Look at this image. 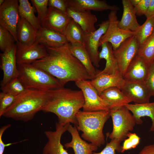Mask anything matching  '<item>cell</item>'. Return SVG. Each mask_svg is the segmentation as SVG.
Returning a JSON list of instances; mask_svg holds the SVG:
<instances>
[{
    "instance_id": "1",
    "label": "cell",
    "mask_w": 154,
    "mask_h": 154,
    "mask_svg": "<svg viewBox=\"0 0 154 154\" xmlns=\"http://www.w3.org/2000/svg\"><path fill=\"white\" fill-rule=\"evenodd\" d=\"M70 45L46 47L47 55L32 64L56 78L64 86L70 81L91 80L84 66L71 53Z\"/></svg>"
},
{
    "instance_id": "2",
    "label": "cell",
    "mask_w": 154,
    "mask_h": 154,
    "mask_svg": "<svg viewBox=\"0 0 154 154\" xmlns=\"http://www.w3.org/2000/svg\"><path fill=\"white\" fill-rule=\"evenodd\" d=\"M84 103L81 90H73L62 87L49 91L48 99L42 111L55 114L60 124L71 123L76 126V115L83 108Z\"/></svg>"
},
{
    "instance_id": "3",
    "label": "cell",
    "mask_w": 154,
    "mask_h": 154,
    "mask_svg": "<svg viewBox=\"0 0 154 154\" xmlns=\"http://www.w3.org/2000/svg\"><path fill=\"white\" fill-rule=\"evenodd\" d=\"M49 91L27 89L19 95L3 116L27 122L42 110L49 97Z\"/></svg>"
},
{
    "instance_id": "4",
    "label": "cell",
    "mask_w": 154,
    "mask_h": 154,
    "mask_svg": "<svg viewBox=\"0 0 154 154\" xmlns=\"http://www.w3.org/2000/svg\"><path fill=\"white\" fill-rule=\"evenodd\" d=\"M110 116V110L87 112L79 110L76 115V126L82 132L81 137L98 147L105 142L103 133L104 125Z\"/></svg>"
},
{
    "instance_id": "5",
    "label": "cell",
    "mask_w": 154,
    "mask_h": 154,
    "mask_svg": "<svg viewBox=\"0 0 154 154\" xmlns=\"http://www.w3.org/2000/svg\"><path fill=\"white\" fill-rule=\"evenodd\" d=\"M17 65L18 77L27 89L49 91L64 87L56 78L32 64Z\"/></svg>"
},
{
    "instance_id": "6",
    "label": "cell",
    "mask_w": 154,
    "mask_h": 154,
    "mask_svg": "<svg viewBox=\"0 0 154 154\" xmlns=\"http://www.w3.org/2000/svg\"><path fill=\"white\" fill-rule=\"evenodd\" d=\"M113 124V129L110 133L106 134L111 139H115L120 143L127 137L130 131H132L136 124L133 115L126 106L110 110Z\"/></svg>"
},
{
    "instance_id": "7",
    "label": "cell",
    "mask_w": 154,
    "mask_h": 154,
    "mask_svg": "<svg viewBox=\"0 0 154 154\" xmlns=\"http://www.w3.org/2000/svg\"><path fill=\"white\" fill-rule=\"evenodd\" d=\"M117 13L116 11H111L109 13L108 17L109 26L105 33L100 38L99 46L102 43L108 42L112 44L114 50L125 40L134 35L135 32L124 30L119 27Z\"/></svg>"
},
{
    "instance_id": "8",
    "label": "cell",
    "mask_w": 154,
    "mask_h": 154,
    "mask_svg": "<svg viewBox=\"0 0 154 154\" xmlns=\"http://www.w3.org/2000/svg\"><path fill=\"white\" fill-rule=\"evenodd\" d=\"M82 91L84 100L83 111L95 112L110 110L107 103L100 96L90 80H81L75 82Z\"/></svg>"
},
{
    "instance_id": "9",
    "label": "cell",
    "mask_w": 154,
    "mask_h": 154,
    "mask_svg": "<svg viewBox=\"0 0 154 154\" xmlns=\"http://www.w3.org/2000/svg\"><path fill=\"white\" fill-rule=\"evenodd\" d=\"M139 45L134 35L123 42L113 53L120 74L123 76L128 65L137 54Z\"/></svg>"
},
{
    "instance_id": "10",
    "label": "cell",
    "mask_w": 154,
    "mask_h": 154,
    "mask_svg": "<svg viewBox=\"0 0 154 154\" xmlns=\"http://www.w3.org/2000/svg\"><path fill=\"white\" fill-rule=\"evenodd\" d=\"M20 17L18 0H5L0 6V25L9 31L17 42V28Z\"/></svg>"
},
{
    "instance_id": "11",
    "label": "cell",
    "mask_w": 154,
    "mask_h": 154,
    "mask_svg": "<svg viewBox=\"0 0 154 154\" xmlns=\"http://www.w3.org/2000/svg\"><path fill=\"white\" fill-rule=\"evenodd\" d=\"M109 25L108 20L103 21L98 25L99 28L95 31L90 33L83 31L82 37L83 45L86 50L94 66L99 67L100 60L98 51L101 37L106 32Z\"/></svg>"
},
{
    "instance_id": "12",
    "label": "cell",
    "mask_w": 154,
    "mask_h": 154,
    "mask_svg": "<svg viewBox=\"0 0 154 154\" xmlns=\"http://www.w3.org/2000/svg\"><path fill=\"white\" fill-rule=\"evenodd\" d=\"M70 123L65 125L56 123V129L54 131H46L44 134L48 141L43 149L44 154H69L61 143L62 135L66 131Z\"/></svg>"
},
{
    "instance_id": "13",
    "label": "cell",
    "mask_w": 154,
    "mask_h": 154,
    "mask_svg": "<svg viewBox=\"0 0 154 154\" xmlns=\"http://www.w3.org/2000/svg\"><path fill=\"white\" fill-rule=\"evenodd\" d=\"M72 19L66 14L48 7L47 12L40 24L42 27L64 35L65 30Z\"/></svg>"
},
{
    "instance_id": "14",
    "label": "cell",
    "mask_w": 154,
    "mask_h": 154,
    "mask_svg": "<svg viewBox=\"0 0 154 154\" xmlns=\"http://www.w3.org/2000/svg\"><path fill=\"white\" fill-rule=\"evenodd\" d=\"M17 64H32L46 57L48 53L46 47L35 42L31 46L22 47L16 44Z\"/></svg>"
},
{
    "instance_id": "15",
    "label": "cell",
    "mask_w": 154,
    "mask_h": 154,
    "mask_svg": "<svg viewBox=\"0 0 154 154\" xmlns=\"http://www.w3.org/2000/svg\"><path fill=\"white\" fill-rule=\"evenodd\" d=\"M15 45L0 54V68L3 72L1 86L6 84L13 79L18 77V72L16 58Z\"/></svg>"
},
{
    "instance_id": "16",
    "label": "cell",
    "mask_w": 154,
    "mask_h": 154,
    "mask_svg": "<svg viewBox=\"0 0 154 154\" xmlns=\"http://www.w3.org/2000/svg\"><path fill=\"white\" fill-rule=\"evenodd\" d=\"M120 90L127 97L135 104L149 102L151 96L144 82L125 80Z\"/></svg>"
},
{
    "instance_id": "17",
    "label": "cell",
    "mask_w": 154,
    "mask_h": 154,
    "mask_svg": "<svg viewBox=\"0 0 154 154\" xmlns=\"http://www.w3.org/2000/svg\"><path fill=\"white\" fill-rule=\"evenodd\" d=\"M149 66L142 57L137 54L128 65L123 78L128 81L144 82Z\"/></svg>"
},
{
    "instance_id": "18",
    "label": "cell",
    "mask_w": 154,
    "mask_h": 154,
    "mask_svg": "<svg viewBox=\"0 0 154 154\" xmlns=\"http://www.w3.org/2000/svg\"><path fill=\"white\" fill-rule=\"evenodd\" d=\"M68 8L77 11H102L119 10L120 8L115 5L108 4L105 0H66Z\"/></svg>"
},
{
    "instance_id": "19",
    "label": "cell",
    "mask_w": 154,
    "mask_h": 154,
    "mask_svg": "<svg viewBox=\"0 0 154 154\" xmlns=\"http://www.w3.org/2000/svg\"><path fill=\"white\" fill-rule=\"evenodd\" d=\"M67 131L71 135L72 140L64 144L66 148H72L75 154H92L97 150L98 146L91 143H89L82 139L76 125L73 126L70 124Z\"/></svg>"
},
{
    "instance_id": "20",
    "label": "cell",
    "mask_w": 154,
    "mask_h": 154,
    "mask_svg": "<svg viewBox=\"0 0 154 154\" xmlns=\"http://www.w3.org/2000/svg\"><path fill=\"white\" fill-rule=\"evenodd\" d=\"M35 42L51 48L61 47L69 43L64 35L42 27L37 31Z\"/></svg>"
},
{
    "instance_id": "21",
    "label": "cell",
    "mask_w": 154,
    "mask_h": 154,
    "mask_svg": "<svg viewBox=\"0 0 154 154\" xmlns=\"http://www.w3.org/2000/svg\"><path fill=\"white\" fill-rule=\"evenodd\" d=\"M37 31L25 19L20 17L17 28V41L16 44L22 47L33 45L36 41Z\"/></svg>"
},
{
    "instance_id": "22",
    "label": "cell",
    "mask_w": 154,
    "mask_h": 154,
    "mask_svg": "<svg viewBox=\"0 0 154 154\" xmlns=\"http://www.w3.org/2000/svg\"><path fill=\"white\" fill-rule=\"evenodd\" d=\"M125 82L119 74L112 75H97L90 80L92 85L97 90L99 95L104 90L115 87L120 90Z\"/></svg>"
},
{
    "instance_id": "23",
    "label": "cell",
    "mask_w": 154,
    "mask_h": 154,
    "mask_svg": "<svg viewBox=\"0 0 154 154\" xmlns=\"http://www.w3.org/2000/svg\"><path fill=\"white\" fill-rule=\"evenodd\" d=\"M66 14L80 27L84 33L92 32L96 30L94 24L97 19L90 11H75L68 8Z\"/></svg>"
},
{
    "instance_id": "24",
    "label": "cell",
    "mask_w": 154,
    "mask_h": 154,
    "mask_svg": "<svg viewBox=\"0 0 154 154\" xmlns=\"http://www.w3.org/2000/svg\"><path fill=\"white\" fill-rule=\"evenodd\" d=\"M101 46L102 49L99 53V58L100 60L104 59L106 61V64L104 68L102 71L98 72L97 75L120 74L117 63L114 54L112 44L109 42H105L102 43Z\"/></svg>"
},
{
    "instance_id": "25",
    "label": "cell",
    "mask_w": 154,
    "mask_h": 154,
    "mask_svg": "<svg viewBox=\"0 0 154 154\" xmlns=\"http://www.w3.org/2000/svg\"><path fill=\"white\" fill-rule=\"evenodd\" d=\"M133 114L136 124H141L142 117L147 116L151 119L152 125L150 131L154 132V102L143 104H128L126 106Z\"/></svg>"
},
{
    "instance_id": "26",
    "label": "cell",
    "mask_w": 154,
    "mask_h": 154,
    "mask_svg": "<svg viewBox=\"0 0 154 154\" xmlns=\"http://www.w3.org/2000/svg\"><path fill=\"white\" fill-rule=\"evenodd\" d=\"M122 3L123 11L121 19L119 21L118 25L122 29L135 32L140 25L136 19L134 7L130 0H122Z\"/></svg>"
},
{
    "instance_id": "27",
    "label": "cell",
    "mask_w": 154,
    "mask_h": 154,
    "mask_svg": "<svg viewBox=\"0 0 154 154\" xmlns=\"http://www.w3.org/2000/svg\"><path fill=\"white\" fill-rule=\"evenodd\" d=\"M99 96L107 103L109 110L125 106L132 102L120 90L115 87L104 90Z\"/></svg>"
},
{
    "instance_id": "28",
    "label": "cell",
    "mask_w": 154,
    "mask_h": 154,
    "mask_svg": "<svg viewBox=\"0 0 154 154\" xmlns=\"http://www.w3.org/2000/svg\"><path fill=\"white\" fill-rule=\"evenodd\" d=\"M70 50L72 54L82 64L92 78L97 74L96 71L90 57L84 45L72 46L71 44Z\"/></svg>"
},
{
    "instance_id": "29",
    "label": "cell",
    "mask_w": 154,
    "mask_h": 154,
    "mask_svg": "<svg viewBox=\"0 0 154 154\" xmlns=\"http://www.w3.org/2000/svg\"><path fill=\"white\" fill-rule=\"evenodd\" d=\"M19 11L21 18L25 19L36 30L42 27L40 22L34 12L33 7L28 0H19Z\"/></svg>"
},
{
    "instance_id": "30",
    "label": "cell",
    "mask_w": 154,
    "mask_h": 154,
    "mask_svg": "<svg viewBox=\"0 0 154 154\" xmlns=\"http://www.w3.org/2000/svg\"><path fill=\"white\" fill-rule=\"evenodd\" d=\"M83 31L80 27L72 19L67 26L64 35L72 46L83 45Z\"/></svg>"
},
{
    "instance_id": "31",
    "label": "cell",
    "mask_w": 154,
    "mask_h": 154,
    "mask_svg": "<svg viewBox=\"0 0 154 154\" xmlns=\"http://www.w3.org/2000/svg\"><path fill=\"white\" fill-rule=\"evenodd\" d=\"M154 33V16L146 19L145 22L135 32L134 35L140 46Z\"/></svg>"
},
{
    "instance_id": "32",
    "label": "cell",
    "mask_w": 154,
    "mask_h": 154,
    "mask_svg": "<svg viewBox=\"0 0 154 154\" xmlns=\"http://www.w3.org/2000/svg\"><path fill=\"white\" fill-rule=\"evenodd\" d=\"M150 66L154 62V33L141 45L137 54Z\"/></svg>"
},
{
    "instance_id": "33",
    "label": "cell",
    "mask_w": 154,
    "mask_h": 154,
    "mask_svg": "<svg viewBox=\"0 0 154 154\" xmlns=\"http://www.w3.org/2000/svg\"><path fill=\"white\" fill-rule=\"evenodd\" d=\"M2 91L19 96L26 91V88L18 77L11 80L6 84L1 86Z\"/></svg>"
},
{
    "instance_id": "34",
    "label": "cell",
    "mask_w": 154,
    "mask_h": 154,
    "mask_svg": "<svg viewBox=\"0 0 154 154\" xmlns=\"http://www.w3.org/2000/svg\"><path fill=\"white\" fill-rule=\"evenodd\" d=\"M15 42L11 33L0 25V49L3 52L15 45Z\"/></svg>"
},
{
    "instance_id": "35",
    "label": "cell",
    "mask_w": 154,
    "mask_h": 154,
    "mask_svg": "<svg viewBox=\"0 0 154 154\" xmlns=\"http://www.w3.org/2000/svg\"><path fill=\"white\" fill-rule=\"evenodd\" d=\"M18 96L3 91L0 92V117L3 116L6 110L12 104Z\"/></svg>"
},
{
    "instance_id": "36",
    "label": "cell",
    "mask_w": 154,
    "mask_h": 154,
    "mask_svg": "<svg viewBox=\"0 0 154 154\" xmlns=\"http://www.w3.org/2000/svg\"><path fill=\"white\" fill-rule=\"evenodd\" d=\"M127 139L124 140L121 146V153L126 151L135 148L140 143V138L135 133L129 132L127 135Z\"/></svg>"
},
{
    "instance_id": "37",
    "label": "cell",
    "mask_w": 154,
    "mask_h": 154,
    "mask_svg": "<svg viewBox=\"0 0 154 154\" xmlns=\"http://www.w3.org/2000/svg\"><path fill=\"white\" fill-rule=\"evenodd\" d=\"M31 1L36 9L37 17L40 22L47 12L48 0H31Z\"/></svg>"
},
{
    "instance_id": "38",
    "label": "cell",
    "mask_w": 154,
    "mask_h": 154,
    "mask_svg": "<svg viewBox=\"0 0 154 154\" xmlns=\"http://www.w3.org/2000/svg\"><path fill=\"white\" fill-rule=\"evenodd\" d=\"M116 151L121 153V146L116 140L112 139L107 143L105 147L100 152H94L92 154H115Z\"/></svg>"
},
{
    "instance_id": "39",
    "label": "cell",
    "mask_w": 154,
    "mask_h": 154,
    "mask_svg": "<svg viewBox=\"0 0 154 154\" xmlns=\"http://www.w3.org/2000/svg\"><path fill=\"white\" fill-rule=\"evenodd\" d=\"M136 15H145L149 7L150 0H130Z\"/></svg>"
},
{
    "instance_id": "40",
    "label": "cell",
    "mask_w": 154,
    "mask_h": 154,
    "mask_svg": "<svg viewBox=\"0 0 154 154\" xmlns=\"http://www.w3.org/2000/svg\"><path fill=\"white\" fill-rule=\"evenodd\" d=\"M144 83L151 96H154V62L149 66L148 73Z\"/></svg>"
},
{
    "instance_id": "41",
    "label": "cell",
    "mask_w": 154,
    "mask_h": 154,
    "mask_svg": "<svg viewBox=\"0 0 154 154\" xmlns=\"http://www.w3.org/2000/svg\"><path fill=\"white\" fill-rule=\"evenodd\" d=\"M48 6L66 14L68 7L66 0H48Z\"/></svg>"
},
{
    "instance_id": "42",
    "label": "cell",
    "mask_w": 154,
    "mask_h": 154,
    "mask_svg": "<svg viewBox=\"0 0 154 154\" xmlns=\"http://www.w3.org/2000/svg\"><path fill=\"white\" fill-rule=\"evenodd\" d=\"M11 126V124H8L7 125L3 126L0 129V154H3L5 148L7 146H9L12 144L18 143L19 142H21L27 139H25L19 142L13 143H9L7 144H5L2 139V136L5 131L8 128Z\"/></svg>"
},
{
    "instance_id": "43",
    "label": "cell",
    "mask_w": 154,
    "mask_h": 154,
    "mask_svg": "<svg viewBox=\"0 0 154 154\" xmlns=\"http://www.w3.org/2000/svg\"><path fill=\"white\" fill-rule=\"evenodd\" d=\"M138 154H154V144L145 146Z\"/></svg>"
},
{
    "instance_id": "44",
    "label": "cell",
    "mask_w": 154,
    "mask_h": 154,
    "mask_svg": "<svg viewBox=\"0 0 154 154\" xmlns=\"http://www.w3.org/2000/svg\"><path fill=\"white\" fill-rule=\"evenodd\" d=\"M145 15L146 18L154 16V0H150L148 7Z\"/></svg>"
},
{
    "instance_id": "45",
    "label": "cell",
    "mask_w": 154,
    "mask_h": 154,
    "mask_svg": "<svg viewBox=\"0 0 154 154\" xmlns=\"http://www.w3.org/2000/svg\"><path fill=\"white\" fill-rule=\"evenodd\" d=\"M5 0H0V6H1L4 2Z\"/></svg>"
},
{
    "instance_id": "46",
    "label": "cell",
    "mask_w": 154,
    "mask_h": 154,
    "mask_svg": "<svg viewBox=\"0 0 154 154\" xmlns=\"http://www.w3.org/2000/svg\"><path fill=\"white\" fill-rule=\"evenodd\" d=\"M42 154H44L42 153Z\"/></svg>"
},
{
    "instance_id": "47",
    "label": "cell",
    "mask_w": 154,
    "mask_h": 154,
    "mask_svg": "<svg viewBox=\"0 0 154 154\" xmlns=\"http://www.w3.org/2000/svg\"></svg>"
}]
</instances>
